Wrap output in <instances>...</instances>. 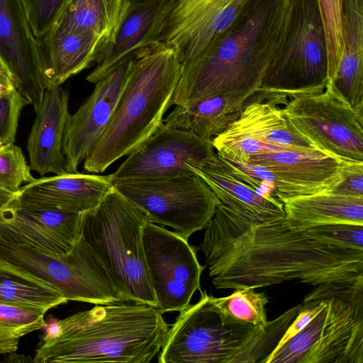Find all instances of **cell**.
<instances>
[{
    "instance_id": "cell-23",
    "label": "cell",
    "mask_w": 363,
    "mask_h": 363,
    "mask_svg": "<svg viewBox=\"0 0 363 363\" xmlns=\"http://www.w3.org/2000/svg\"><path fill=\"white\" fill-rule=\"evenodd\" d=\"M45 77L60 86L69 77L100 61L107 42L94 34L69 31L52 26L37 38Z\"/></svg>"
},
{
    "instance_id": "cell-33",
    "label": "cell",
    "mask_w": 363,
    "mask_h": 363,
    "mask_svg": "<svg viewBox=\"0 0 363 363\" xmlns=\"http://www.w3.org/2000/svg\"><path fill=\"white\" fill-rule=\"evenodd\" d=\"M21 149L10 143L0 147V188L17 193L23 184L33 182L31 174Z\"/></svg>"
},
{
    "instance_id": "cell-34",
    "label": "cell",
    "mask_w": 363,
    "mask_h": 363,
    "mask_svg": "<svg viewBox=\"0 0 363 363\" xmlns=\"http://www.w3.org/2000/svg\"><path fill=\"white\" fill-rule=\"evenodd\" d=\"M303 230L313 238L330 245L363 250V225L333 223L309 228Z\"/></svg>"
},
{
    "instance_id": "cell-6",
    "label": "cell",
    "mask_w": 363,
    "mask_h": 363,
    "mask_svg": "<svg viewBox=\"0 0 363 363\" xmlns=\"http://www.w3.org/2000/svg\"><path fill=\"white\" fill-rule=\"evenodd\" d=\"M145 213L113 189L84 212L82 235L107 269L125 302L157 308L143 243Z\"/></svg>"
},
{
    "instance_id": "cell-27",
    "label": "cell",
    "mask_w": 363,
    "mask_h": 363,
    "mask_svg": "<svg viewBox=\"0 0 363 363\" xmlns=\"http://www.w3.org/2000/svg\"><path fill=\"white\" fill-rule=\"evenodd\" d=\"M343 33L341 59L330 82L356 111L363 113V0L344 1Z\"/></svg>"
},
{
    "instance_id": "cell-24",
    "label": "cell",
    "mask_w": 363,
    "mask_h": 363,
    "mask_svg": "<svg viewBox=\"0 0 363 363\" xmlns=\"http://www.w3.org/2000/svg\"><path fill=\"white\" fill-rule=\"evenodd\" d=\"M186 165L208 184L220 203L229 210L250 216H285L281 201L260 195L235 176L216 152L202 164Z\"/></svg>"
},
{
    "instance_id": "cell-14",
    "label": "cell",
    "mask_w": 363,
    "mask_h": 363,
    "mask_svg": "<svg viewBox=\"0 0 363 363\" xmlns=\"http://www.w3.org/2000/svg\"><path fill=\"white\" fill-rule=\"evenodd\" d=\"M215 153L211 140L163 122L110 177L146 179L191 174L194 172L186 164H202Z\"/></svg>"
},
{
    "instance_id": "cell-8",
    "label": "cell",
    "mask_w": 363,
    "mask_h": 363,
    "mask_svg": "<svg viewBox=\"0 0 363 363\" xmlns=\"http://www.w3.org/2000/svg\"><path fill=\"white\" fill-rule=\"evenodd\" d=\"M327 82V45L317 1L290 0L281 43L255 96L279 106L322 91Z\"/></svg>"
},
{
    "instance_id": "cell-38",
    "label": "cell",
    "mask_w": 363,
    "mask_h": 363,
    "mask_svg": "<svg viewBox=\"0 0 363 363\" xmlns=\"http://www.w3.org/2000/svg\"><path fill=\"white\" fill-rule=\"evenodd\" d=\"M331 192L350 196H363V162H351L343 180Z\"/></svg>"
},
{
    "instance_id": "cell-29",
    "label": "cell",
    "mask_w": 363,
    "mask_h": 363,
    "mask_svg": "<svg viewBox=\"0 0 363 363\" xmlns=\"http://www.w3.org/2000/svg\"><path fill=\"white\" fill-rule=\"evenodd\" d=\"M67 299L50 285L0 264V303L47 309Z\"/></svg>"
},
{
    "instance_id": "cell-15",
    "label": "cell",
    "mask_w": 363,
    "mask_h": 363,
    "mask_svg": "<svg viewBox=\"0 0 363 363\" xmlns=\"http://www.w3.org/2000/svg\"><path fill=\"white\" fill-rule=\"evenodd\" d=\"M250 0H169L157 41L172 48L182 64L199 55Z\"/></svg>"
},
{
    "instance_id": "cell-10",
    "label": "cell",
    "mask_w": 363,
    "mask_h": 363,
    "mask_svg": "<svg viewBox=\"0 0 363 363\" xmlns=\"http://www.w3.org/2000/svg\"><path fill=\"white\" fill-rule=\"evenodd\" d=\"M280 111L318 150L363 162V113L356 111L330 81L320 91L292 97Z\"/></svg>"
},
{
    "instance_id": "cell-30",
    "label": "cell",
    "mask_w": 363,
    "mask_h": 363,
    "mask_svg": "<svg viewBox=\"0 0 363 363\" xmlns=\"http://www.w3.org/2000/svg\"><path fill=\"white\" fill-rule=\"evenodd\" d=\"M47 309L0 303V354L13 353L26 335L46 327Z\"/></svg>"
},
{
    "instance_id": "cell-36",
    "label": "cell",
    "mask_w": 363,
    "mask_h": 363,
    "mask_svg": "<svg viewBox=\"0 0 363 363\" xmlns=\"http://www.w3.org/2000/svg\"><path fill=\"white\" fill-rule=\"evenodd\" d=\"M65 0H21L31 29L36 38L55 23Z\"/></svg>"
},
{
    "instance_id": "cell-19",
    "label": "cell",
    "mask_w": 363,
    "mask_h": 363,
    "mask_svg": "<svg viewBox=\"0 0 363 363\" xmlns=\"http://www.w3.org/2000/svg\"><path fill=\"white\" fill-rule=\"evenodd\" d=\"M113 189L110 175L66 172L35 179L21 186L15 204L83 213L99 205Z\"/></svg>"
},
{
    "instance_id": "cell-9",
    "label": "cell",
    "mask_w": 363,
    "mask_h": 363,
    "mask_svg": "<svg viewBox=\"0 0 363 363\" xmlns=\"http://www.w3.org/2000/svg\"><path fill=\"white\" fill-rule=\"evenodd\" d=\"M113 189L143 211L148 221L169 226L188 240L204 229L220 203L196 174L146 179H111Z\"/></svg>"
},
{
    "instance_id": "cell-13",
    "label": "cell",
    "mask_w": 363,
    "mask_h": 363,
    "mask_svg": "<svg viewBox=\"0 0 363 363\" xmlns=\"http://www.w3.org/2000/svg\"><path fill=\"white\" fill-rule=\"evenodd\" d=\"M211 142L218 155L238 162L264 152L316 148L291 126L279 106L254 96L240 116Z\"/></svg>"
},
{
    "instance_id": "cell-32",
    "label": "cell",
    "mask_w": 363,
    "mask_h": 363,
    "mask_svg": "<svg viewBox=\"0 0 363 363\" xmlns=\"http://www.w3.org/2000/svg\"><path fill=\"white\" fill-rule=\"evenodd\" d=\"M323 22L328 52V81L336 73L343 45L345 0H316Z\"/></svg>"
},
{
    "instance_id": "cell-16",
    "label": "cell",
    "mask_w": 363,
    "mask_h": 363,
    "mask_svg": "<svg viewBox=\"0 0 363 363\" xmlns=\"http://www.w3.org/2000/svg\"><path fill=\"white\" fill-rule=\"evenodd\" d=\"M0 65L36 112L49 84L21 0H0Z\"/></svg>"
},
{
    "instance_id": "cell-28",
    "label": "cell",
    "mask_w": 363,
    "mask_h": 363,
    "mask_svg": "<svg viewBox=\"0 0 363 363\" xmlns=\"http://www.w3.org/2000/svg\"><path fill=\"white\" fill-rule=\"evenodd\" d=\"M128 0H65L53 26L113 40Z\"/></svg>"
},
{
    "instance_id": "cell-5",
    "label": "cell",
    "mask_w": 363,
    "mask_h": 363,
    "mask_svg": "<svg viewBox=\"0 0 363 363\" xmlns=\"http://www.w3.org/2000/svg\"><path fill=\"white\" fill-rule=\"evenodd\" d=\"M180 311L158 354L160 363H260L297 315L294 306L265 328L238 320L216 306L206 291Z\"/></svg>"
},
{
    "instance_id": "cell-2",
    "label": "cell",
    "mask_w": 363,
    "mask_h": 363,
    "mask_svg": "<svg viewBox=\"0 0 363 363\" xmlns=\"http://www.w3.org/2000/svg\"><path fill=\"white\" fill-rule=\"evenodd\" d=\"M289 4L250 0L199 55L182 64L171 106L224 94L255 95L281 43Z\"/></svg>"
},
{
    "instance_id": "cell-22",
    "label": "cell",
    "mask_w": 363,
    "mask_h": 363,
    "mask_svg": "<svg viewBox=\"0 0 363 363\" xmlns=\"http://www.w3.org/2000/svg\"><path fill=\"white\" fill-rule=\"evenodd\" d=\"M68 94L60 86L51 85L44 94L36 113L27 143L30 167L44 175L62 174L66 171L62 141L67 121L70 116Z\"/></svg>"
},
{
    "instance_id": "cell-20",
    "label": "cell",
    "mask_w": 363,
    "mask_h": 363,
    "mask_svg": "<svg viewBox=\"0 0 363 363\" xmlns=\"http://www.w3.org/2000/svg\"><path fill=\"white\" fill-rule=\"evenodd\" d=\"M169 0H128L113 40L86 80L96 83L157 41Z\"/></svg>"
},
{
    "instance_id": "cell-35",
    "label": "cell",
    "mask_w": 363,
    "mask_h": 363,
    "mask_svg": "<svg viewBox=\"0 0 363 363\" xmlns=\"http://www.w3.org/2000/svg\"><path fill=\"white\" fill-rule=\"evenodd\" d=\"M28 102L16 89L0 96V145L14 143L18 120Z\"/></svg>"
},
{
    "instance_id": "cell-31",
    "label": "cell",
    "mask_w": 363,
    "mask_h": 363,
    "mask_svg": "<svg viewBox=\"0 0 363 363\" xmlns=\"http://www.w3.org/2000/svg\"><path fill=\"white\" fill-rule=\"evenodd\" d=\"M254 288L235 289L229 296L216 298L211 296L213 303L230 316L265 328L270 321L267 320L266 305L269 301L264 292H257Z\"/></svg>"
},
{
    "instance_id": "cell-37",
    "label": "cell",
    "mask_w": 363,
    "mask_h": 363,
    "mask_svg": "<svg viewBox=\"0 0 363 363\" xmlns=\"http://www.w3.org/2000/svg\"><path fill=\"white\" fill-rule=\"evenodd\" d=\"M326 305V298L301 303L297 315L290 323L272 352L278 350L287 341L302 331Z\"/></svg>"
},
{
    "instance_id": "cell-41",
    "label": "cell",
    "mask_w": 363,
    "mask_h": 363,
    "mask_svg": "<svg viewBox=\"0 0 363 363\" xmlns=\"http://www.w3.org/2000/svg\"><path fill=\"white\" fill-rule=\"evenodd\" d=\"M0 147H1V146L0 145Z\"/></svg>"
},
{
    "instance_id": "cell-26",
    "label": "cell",
    "mask_w": 363,
    "mask_h": 363,
    "mask_svg": "<svg viewBox=\"0 0 363 363\" xmlns=\"http://www.w3.org/2000/svg\"><path fill=\"white\" fill-rule=\"evenodd\" d=\"M285 219L295 230L322 225H363V196L322 192L299 196L283 202Z\"/></svg>"
},
{
    "instance_id": "cell-18",
    "label": "cell",
    "mask_w": 363,
    "mask_h": 363,
    "mask_svg": "<svg viewBox=\"0 0 363 363\" xmlns=\"http://www.w3.org/2000/svg\"><path fill=\"white\" fill-rule=\"evenodd\" d=\"M132 59L96 82L87 100L65 126L62 151L66 171L77 172L107 127L128 77Z\"/></svg>"
},
{
    "instance_id": "cell-4",
    "label": "cell",
    "mask_w": 363,
    "mask_h": 363,
    "mask_svg": "<svg viewBox=\"0 0 363 363\" xmlns=\"http://www.w3.org/2000/svg\"><path fill=\"white\" fill-rule=\"evenodd\" d=\"M181 69L176 51L162 42L136 53L113 116L84 161L86 172H104L155 132L171 106Z\"/></svg>"
},
{
    "instance_id": "cell-17",
    "label": "cell",
    "mask_w": 363,
    "mask_h": 363,
    "mask_svg": "<svg viewBox=\"0 0 363 363\" xmlns=\"http://www.w3.org/2000/svg\"><path fill=\"white\" fill-rule=\"evenodd\" d=\"M354 161L313 148L264 152L251 156L248 162L260 164L272 173L275 196L283 203L299 196L331 191L343 180L345 169Z\"/></svg>"
},
{
    "instance_id": "cell-11",
    "label": "cell",
    "mask_w": 363,
    "mask_h": 363,
    "mask_svg": "<svg viewBox=\"0 0 363 363\" xmlns=\"http://www.w3.org/2000/svg\"><path fill=\"white\" fill-rule=\"evenodd\" d=\"M260 363H363V309L338 298Z\"/></svg>"
},
{
    "instance_id": "cell-25",
    "label": "cell",
    "mask_w": 363,
    "mask_h": 363,
    "mask_svg": "<svg viewBox=\"0 0 363 363\" xmlns=\"http://www.w3.org/2000/svg\"><path fill=\"white\" fill-rule=\"evenodd\" d=\"M254 95L224 94L197 101L189 106H176L163 122L212 140L242 113Z\"/></svg>"
},
{
    "instance_id": "cell-7",
    "label": "cell",
    "mask_w": 363,
    "mask_h": 363,
    "mask_svg": "<svg viewBox=\"0 0 363 363\" xmlns=\"http://www.w3.org/2000/svg\"><path fill=\"white\" fill-rule=\"evenodd\" d=\"M0 264L50 285L67 301L95 305L124 302L107 269L82 235L69 252L57 256L0 223Z\"/></svg>"
},
{
    "instance_id": "cell-39",
    "label": "cell",
    "mask_w": 363,
    "mask_h": 363,
    "mask_svg": "<svg viewBox=\"0 0 363 363\" xmlns=\"http://www.w3.org/2000/svg\"><path fill=\"white\" fill-rule=\"evenodd\" d=\"M16 89L15 85L7 72L0 65V96Z\"/></svg>"
},
{
    "instance_id": "cell-40",
    "label": "cell",
    "mask_w": 363,
    "mask_h": 363,
    "mask_svg": "<svg viewBox=\"0 0 363 363\" xmlns=\"http://www.w3.org/2000/svg\"><path fill=\"white\" fill-rule=\"evenodd\" d=\"M17 193L11 192L0 188V213L15 201Z\"/></svg>"
},
{
    "instance_id": "cell-3",
    "label": "cell",
    "mask_w": 363,
    "mask_h": 363,
    "mask_svg": "<svg viewBox=\"0 0 363 363\" xmlns=\"http://www.w3.org/2000/svg\"><path fill=\"white\" fill-rule=\"evenodd\" d=\"M169 328L157 308L97 304L51 323L33 362L148 363L160 352Z\"/></svg>"
},
{
    "instance_id": "cell-12",
    "label": "cell",
    "mask_w": 363,
    "mask_h": 363,
    "mask_svg": "<svg viewBox=\"0 0 363 363\" xmlns=\"http://www.w3.org/2000/svg\"><path fill=\"white\" fill-rule=\"evenodd\" d=\"M143 243L151 285L162 313L182 311L199 290L204 267L196 250L174 231L147 221Z\"/></svg>"
},
{
    "instance_id": "cell-1",
    "label": "cell",
    "mask_w": 363,
    "mask_h": 363,
    "mask_svg": "<svg viewBox=\"0 0 363 363\" xmlns=\"http://www.w3.org/2000/svg\"><path fill=\"white\" fill-rule=\"evenodd\" d=\"M196 250L218 289L298 281L317 292L363 286V250L330 245L295 230L285 216L236 213L220 203Z\"/></svg>"
},
{
    "instance_id": "cell-21",
    "label": "cell",
    "mask_w": 363,
    "mask_h": 363,
    "mask_svg": "<svg viewBox=\"0 0 363 363\" xmlns=\"http://www.w3.org/2000/svg\"><path fill=\"white\" fill-rule=\"evenodd\" d=\"M83 213L21 207L14 201L0 213V223L40 250L62 256L82 236Z\"/></svg>"
}]
</instances>
